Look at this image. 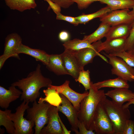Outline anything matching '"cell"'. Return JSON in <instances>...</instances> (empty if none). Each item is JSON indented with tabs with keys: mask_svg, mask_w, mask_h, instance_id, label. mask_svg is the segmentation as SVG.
<instances>
[{
	"mask_svg": "<svg viewBox=\"0 0 134 134\" xmlns=\"http://www.w3.org/2000/svg\"><path fill=\"white\" fill-rule=\"evenodd\" d=\"M29 102L23 101L16 108L15 113L11 112L10 114V118L14 124V134H32L34 133L33 128L35 125L34 122L24 117L25 112L30 107Z\"/></svg>",
	"mask_w": 134,
	"mask_h": 134,
	"instance_id": "5b68a950",
	"label": "cell"
},
{
	"mask_svg": "<svg viewBox=\"0 0 134 134\" xmlns=\"http://www.w3.org/2000/svg\"><path fill=\"white\" fill-rule=\"evenodd\" d=\"M90 73L89 70H80L78 77L75 81L76 82H78L81 84L86 91L89 90L92 82L90 80Z\"/></svg>",
	"mask_w": 134,
	"mask_h": 134,
	"instance_id": "f1b7e54d",
	"label": "cell"
},
{
	"mask_svg": "<svg viewBox=\"0 0 134 134\" xmlns=\"http://www.w3.org/2000/svg\"><path fill=\"white\" fill-rule=\"evenodd\" d=\"M65 50L71 51H77L83 49L90 48H94V43L91 44L83 39L75 38L68 40L63 44Z\"/></svg>",
	"mask_w": 134,
	"mask_h": 134,
	"instance_id": "cb8c5ba5",
	"label": "cell"
},
{
	"mask_svg": "<svg viewBox=\"0 0 134 134\" xmlns=\"http://www.w3.org/2000/svg\"><path fill=\"white\" fill-rule=\"evenodd\" d=\"M17 53H23L30 55L36 60L46 65L48 64L49 55L45 51L39 49H33L21 43L18 48Z\"/></svg>",
	"mask_w": 134,
	"mask_h": 134,
	"instance_id": "ac0fdd59",
	"label": "cell"
},
{
	"mask_svg": "<svg viewBox=\"0 0 134 134\" xmlns=\"http://www.w3.org/2000/svg\"><path fill=\"white\" fill-rule=\"evenodd\" d=\"M129 14L134 18V6L132 8V10L129 11Z\"/></svg>",
	"mask_w": 134,
	"mask_h": 134,
	"instance_id": "b9f144b4",
	"label": "cell"
},
{
	"mask_svg": "<svg viewBox=\"0 0 134 134\" xmlns=\"http://www.w3.org/2000/svg\"><path fill=\"white\" fill-rule=\"evenodd\" d=\"M59 120L63 131V134H70L71 131H68L67 130L62 122L59 116Z\"/></svg>",
	"mask_w": 134,
	"mask_h": 134,
	"instance_id": "f35d334b",
	"label": "cell"
},
{
	"mask_svg": "<svg viewBox=\"0 0 134 134\" xmlns=\"http://www.w3.org/2000/svg\"><path fill=\"white\" fill-rule=\"evenodd\" d=\"M56 19L57 20L67 21L74 26H77L79 24L76 17L65 16L62 14L61 13L56 14Z\"/></svg>",
	"mask_w": 134,
	"mask_h": 134,
	"instance_id": "1f68e13d",
	"label": "cell"
},
{
	"mask_svg": "<svg viewBox=\"0 0 134 134\" xmlns=\"http://www.w3.org/2000/svg\"><path fill=\"white\" fill-rule=\"evenodd\" d=\"M11 111L10 110L7 109L4 111L0 110V126H4L8 134H14V124L9 116Z\"/></svg>",
	"mask_w": 134,
	"mask_h": 134,
	"instance_id": "4316f807",
	"label": "cell"
},
{
	"mask_svg": "<svg viewBox=\"0 0 134 134\" xmlns=\"http://www.w3.org/2000/svg\"><path fill=\"white\" fill-rule=\"evenodd\" d=\"M51 104L44 101L37 103L36 100L32 106L27 109V119L33 121L35 124V134H40L42 129L48 122V111Z\"/></svg>",
	"mask_w": 134,
	"mask_h": 134,
	"instance_id": "277c9868",
	"label": "cell"
},
{
	"mask_svg": "<svg viewBox=\"0 0 134 134\" xmlns=\"http://www.w3.org/2000/svg\"><path fill=\"white\" fill-rule=\"evenodd\" d=\"M58 112L57 107L51 105L48 111L49 120L47 125L42 129L40 134H63L59 120Z\"/></svg>",
	"mask_w": 134,
	"mask_h": 134,
	"instance_id": "7c38bea8",
	"label": "cell"
},
{
	"mask_svg": "<svg viewBox=\"0 0 134 134\" xmlns=\"http://www.w3.org/2000/svg\"><path fill=\"white\" fill-rule=\"evenodd\" d=\"M78 134H95L93 131L88 130L83 122L79 121L78 124Z\"/></svg>",
	"mask_w": 134,
	"mask_h": 134,
	"instance_id": "8d00e7d4",
	"label": "cell"
},
{
	"mask_svg": "<svg viewBox=\"0 0 134 134\" xmlns=\"http://www.w3.org/2000/svg\"><path fill=\"white\" fill-rule=\"evenodd\" d=\"M15 86L11 85L6 89L0 86V106L7 109L10 103L19 98L22 92L17 89Z\"/></svg>",
	"mask_w": 134,
	"mask_h": 134,
	"instance_id": "2e32d148",
	"label": "cell"
},
{
	"mask_svg": "<svg viewBox=\"0 0 134 134\" xmlns=\"http://www.w3.org/2000/svg\"><path fill=\"white\" fill-rule=\"evenodd\" d=\"M134 44V22L128 37L126 40L124 50L128 51L130 50Z\"/></svg>",
	"mask_w": 134,
	"mask_h": 134,
	"instance_id": "4dcf8cb0",
	"label": "cell"
},
{
	"mask_svg": "<svg viewBox=\"0 0 134 134\" xmlns=\"http://www.w3.org/2000/svg\"><path fill=\"white\" fill-rule=\"evenodd\" d=\"M131 104H134V96L132 99L127 103L124 104V105L126 106L129 107L130 105Z\"/></svg>",
	"mask_w": 134,
	"mask_h": 134,
	"instance_id": "ab89813d",
	"label": "cell"
},
{
	"mask_svg": "<svg viewBox=\"0 0 134 134\" xmlns=\"http://www.w3.org/2000/svg\"><path fill=\"white\" fill-rule=\"evenodd\" d=\"M41 68V65L38 64L35 70L30 73L26 78L18 80L11 84L22 90L21 100L33 102L39 97V90L41 88L48 87L52 84L51 80L42 74Z\"/></svg>",
	"mask_w": 134,
	"mask_h": 134,
	"instance_id": "6da1fadb",
	"label": "cell"
},
{
	"mask_svg": "<svg viewBox=\"0 0 134 134\" xmlns=\"http://www.w3.org/2000/svg\"><path fill=\"white\" fill-rule=\"evenodd\" d=\"M134 22L131 24H124L111 26L105 37L106 40L118 38H127L129 35Z\"/></svg>",
	"mask_w": 134,
	"mask_h": 134,
	"instance_id": "d6986e66",
	"label": "cell"
},
{
	"mask_svg": "<svg viewBox=\"0 0 134 134\" xmlns=\"http://www.w3.org/2000/svg\"><path fill=\"white\" fill-rule=\"evenodd\" d=\"M6 5L10 9L22 12L34 9L37 6L35 0H4Z\"/></svg>",
	"mask_w": 134,
	"mask_h": 134,
	"instance_id": "44dd1931",
	"label": "cell"
},
{
	"mask_svg": "<svg viewBox=\"0 0 134 134\" xmlns=\"http://www.w3.org/2000/svg\"><path fill=\"white\" fill-rule=\"evenodd\" d=\"M99 1L107 4L111 11L132 8L134 6V0H99Z\"/></svg>",
	"mask_w": 134,
	"mask_h": 134,
	"instance_id": "d4e9b609",
	"label": "cell"
},
{
	"mask_svg": "<svg viewBox=\"0 0 134 134\" xmlns=\"http://www.w3.org/2000/svg\"><path fill=\"white\" fill-rule=\"evenodd\" d=\"M111 11L107 5L94 13L87 14H82L76 17L79 24H85L94 18H100Z\"/></svg>",
	"mask_w": 134,
	"mask_h": 134,
	"instance_id": "83f0119b",
	"label": "cell"
},
{
	"mask_svg": "<svg viewBox=\"0 0 134 134\" xmlns=\"http://www.w3.org/2000/svg\"><path fill=\"white\" fill-rule=\"evenodd\" d=\"M105 95L111 98L115 103L120 105L123 104L126 102H128L133 98L134 92L129 88H115L114 90L108 91Z\"/></svg>",
	"mask_w": 134,
	"mask_h": 134,
	"instance_id": "e0dca14e",
	"label": "cell"
},
{
	"mask_svg": "<svg viewBox=\"0 0 134 134\" xmlns=\"http://www.w3.org/2000/svg\"><path fill=\"white\" fill-rule=\"evenodd\" d=\"M102 102L98 104L94 115V131L97 134H113L112 123L103 106Z\"/></svg>",
	"mask_w": 134,
	"mask_h": 134,
	"instance_id": "52a82bcc",
	"label": "cell"
},
{
	"mask_svg": "<svg viewBox=\"0 0 134 134\" xmlns=\"http://www.w3.org/2000/svg\"><path fill=\"white\" fill-rule=\"evenodd\" d=\"M46 1L48 3L49 6L48 9H51L56 14L61 13V7L58 4L54 2L51 0H44Z\"/></svg>",
	"mask_w": 134,
	"mask_h": 134,
	"instance_id": "d590c367",
	"label": "cell"
},
{
	"mask_svg": "<svg viewBox=\"0 0 134 134\" xmlns=\"http://www.w3.org/2000/svg\"><path fill=\"white\" fill-rule=\"evenodd\" d=\"M102 103L112 123L113 134H122L126 122L131 117L129 107L118 105L106 98Z\"/></svg>",
	"mask_w": 134,
	"mask_h": 134,
	"instance_id": "3957f363",
	"label": "cell"
},
{
	"mask_svg": "<svg viewBox=\"0 0 134 134\" xmlns=\"http://www.w3.org/2000/svg\"><path fill=\"white\" fill-rule=\"evenodd\" d=\"M128 81L118 77L115 78L109 79L96 83H92L93 87L97 90L104 87H111L115 88H129V85Z\"/></svg>",
	"mask_w": 134,
	"mask_h": 134,
	"instance_id": "7402d4cb",
	"label": "cell"
},
{
	"mask_svg": "<svg viewBox=\"0 0 134 134\" xmlns=\"http://www.w3.org/2000/svg\"><path fill=\"white\" fill-rule=\"evenodd\" d=\"M127 51L131 54L134 55V44L130 50Z\"/></svg>",
	"mask_w": 134,
	"mask_h": 134,
	"instance_id": "60d3db41",
	"label": "cell"
},
{
	"mask_svg": "<svg viewBox=\"0 0 134 134\" xmlns=\"http://www.w3.org/2000/svg\"><path fill=\"white\" fill-rule=\"evenodd\" d=\"M22 42V38L17 34L13 33L8 35L5 39L3 55L8 58L12 57L20 59L17 51Z\"/></svg>",
	"mask_w": 134,
	"mask_h": 134,
	"instance_id": "5bb4252c",
	"label": "cell"
},
{
	"mask_svg": "<svg viewBox=\"0 0 134 134\" xmlns=\"http://www.w3.org/2000/svg\"><path fill=\"white\" fill-rule=\"evenodd\" d=\"M59 95L61 101V105L60 104L57 106L58 111L61 112L66 116L71 125V131L75 134H78V111L65 96L61 94Z\"/></svg>",
	"mask_w": 134,
	"mask_h": 134,
	"instance_id": "ba28073f",
	"label": "cell"
},
{
	"mask_svg": "<svg viewBox=\"0 0 134 134\" xmlns=\"http://www.w3.org/2000/svg\"><path fill=\"white\" fill-rule=\"evenodd\" d=\"M101 41L100 40L93 43L94 48H86L77 51H70L76 58L81 70H84L86 65L92 63L94 58L96 56H99L106 62L108 63L107 58L98 51L97 47Z\"/></svg>",
	"mask_w": 134,
	"mask_h": 134,
	"instance_id": "9c48e42d",
	"label": "cell"
},
{
	"mask_svg": "<svg viewBox=\"0 0 134 134\" xmlns=\"http://www.w3.org/2000/svg\"><path fill=\"white\" fill-rule=\"evenodd\" d=\"M46 67L57 75H68L65 69L60 54L49 55Z\"/></svg>",
	"mask_w": 134,
	"mask_h": 134,
	"instance_id": "ffe728a7",
	"label": "cell"
},
{
	"mask_svg": "<svg viewBox=\"0 0 134 134\" xmlns=\"http://www.w3.org/2000/svg\"><path fill=\"white\" fill-rule=\"evenodd\" d=\"M60 55L65 69L75 81L81 70L76 58L71 51L66 50Z\"/></svg>",
	"mask_w": 134,
	"mask_h": 134,
	"instance_id": "4fadbf2b",
	"label": "cell"
},
{
	"mask_svg": "<svg viewBox=\"0 0 134 134\" xmlns=\"http://www.w3.org/2000/svg\"><path fill=\"white\" fill-rule=\"evenodd\" d=\"M43 92L46 97L44 98L41 97L39 99L38 103L46 101L56 107L60 104L61 101V97L55 90L48 87L47 89L43 90Z\"/></svg>",
	"mask_w": 134,
	"mask_h": 134,
	"instance_id": "484cf974",
	"label": "cell"
},
{
	"mask_svg": "<svg viewBox=\"0 0 134 134\" xmlns=\"http://www.w3.org/2000/svg\"><path fill=\"white\" fill-rule=\"evenodd\" d=\"M129 9L112 11L100 17L101 22L107 23L111 26L121 24H132L134 18L129 14Z\"/></svg>",
	"mask_w": 134,
	"mask_h": 134,
	"instance_id": "30bf717a",
	"label": "cell"
},
{
	"mask_svg": "<svg viewBox=\"0 0 134 134\" xmlns=\"http://www.w3.org/2000/svg\"><path fill=\"white\" fill-rule=\"evenodd\" d=\"M119 57L123 59L129 66L134 67V55L124 50L109 54Z\"/></svg>",
	"mask_w": 134,
	"mask_h": 134,
	"instance_id": "f546056e",
	"label": "cell"
},
{
	"mask_svg": "<svg viewBox=\"0 0 134 134\" xmlns=\"http://www.w3.org/2000/svg\"><path fill=\"white\" fill-rule=\"evenodd\" d=\"M111 27L109 24L101 22L97 29L92 34L85 35L83 39L91 44L105 37Z\"/></svg>",
	"mask_w": 134,
	"mask_h": 134,
	"instance_id": "603a6c76",
	"label": "cell"
},
{
	"mask_svg": "<svg viewBox=\"0 0 134 134\" xmlns=\"http://www.w3.org/2000/svg\"><path fill=\"white\" fill-rule=\"evenodd\" d=\"M58 37L59 39L61 41L65 42L69 40L70 35L67 32L62 31L59 33Z\"/></svg>",
	"mask_w": 134,
	"mask_h": 134,
	"instance_id": "74e56055",
	"label": "cell"
},
{
	"mask_svg": "<svg viewBox=\"0 0 134 134\" xmlns=\"http://www.w3.org/2000/svg\"><path fill=\"white\" fill-rule=\"evenodd\" d=\"M92 83L88 95L80 102L78 116L79 121L83 122L88 130L94 131L96 111L98 104L106 98V96L104 90L96 89L92 86Z\"/></svg>",
	"mask_w": 134,
	"mask_h": 134,
	"instance_id": "7a4b0ae2",
	"label": "cell"
},
{
	"mask_svg": "<svg viewBox=\"0 0 134 134\" xmlns=\"http://www.w3.org/2000/svg\"><path fill=\"white\" fill-rule=\"evenodd\" d=\"M126 38H118L101 41L97 47L99 52L104 51L110 54L124 50Z\"/></svg>",
	"mask_w": 134,
	"mask_h": 134,
	"instance_id": "9a60e30c",
	"label": "cell"
},
{
	"mask_svg": "<svg viewBox=\"0 0 134 134\" xmlns=\"http://www.w3.org/2000/svg\"><path fill=\"white\" fill-rule=\"evenodd\" d=\"M102 54L109 59L108 63L112 67V74L130 82L134 81V68L128 65L122 58L107 54Z\"/></svg>",
	"mask_w": 134,
	"mask_h": 134,
	"instance_id": "8992f818",
	"label": "cell"
},
{
	"mask_svg": "<svg viewBox=\"0 0 134 134\" xmlns=\"http://www.w3.org/2000/svg\"><path fill=\"white\" fill-rule=\"evenodd\" d=\"M69 83V81L66 80L60 86H54L51 84L48 87L55 90L59 94H61L64 95L71 102L74 107L78 111L81 101L88 95L89 92L83 93L77 92L70 88Z\"/></svg>",
	"mask_w": 134,
	"mask_h": 134,
	"instance_id": "8fae6325",
	"label": "cell"
},
{
	"mask_svg": "<svg viewBox=\"0 0 134 134\" xmlns=\"http://www.w3.org/2000/svg\"><path fill=\"white\" fill-rule=\"evenodd\" d=\"M76 3L77 5L78 8L80 10L86 9L92 3L99 0H72Z\"/></svg>",
	"mask_w": 134,
	"mask_h": 134,
	"instance_id": "d6a6232c",
	"label": "cell"
},
{
	"mask_svg": "<svg viewBox=\"0 0 134 134\" xmlns=\"http://www.w3.org/2000/svg\"><path fill=\"white\" fill-rule=\"evenodd\" d=\"M134 133V121L130 119L126 122L122 134H133Z\"/></svg>",
	"mask_w": 134,
	"mask_h": 134,
	"instance_id": "836d02e7",
	"label": "cell"
},
{
	"mask_svg": "<svg viewBox=\"0 0 134 134\" xmlns=\"http://www.w3.org/2000/svg\"><path fill=\"white\" fill-rule=\"evenodd\" d=\"M59 5L61 7L64 9L69 8L74 3L72 0H51Z\"/></svg>",
	"mask_w": 134,
	"mask_h": 134,
	"instance_id": "e575fe53",
	"label": "cell"
}]
</instances>
